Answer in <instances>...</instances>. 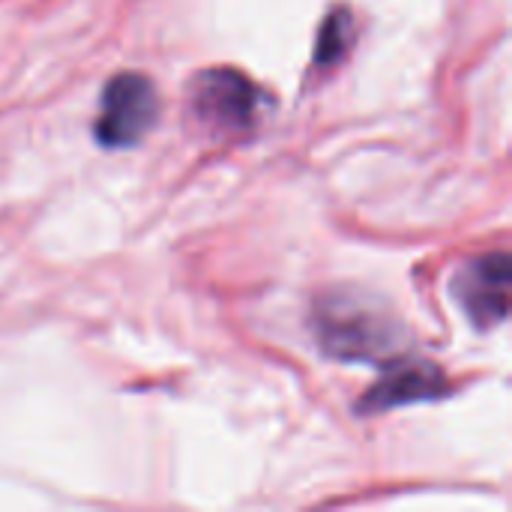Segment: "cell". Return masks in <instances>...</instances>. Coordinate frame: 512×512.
I'll use <instances>...</instances> for the list:
<instances>
[{
    "label": "cell",
    "instance_id": "2",
    "mask_svg": "<svg viewBox=\"0 0 512 512\" xmlns=\"http://www.w3.org/2000/svg\"><path fill=\"white\" fill-rule=\"evenodd\" d=\"M318 336L324 351L339 360H381L396 354L399 345L396 324L354 297H327L318 303Z\"/></svg>",
    "mask_w": 512,
    "mask_h": 512
},
{
    "label": "cell",
    "instance_id": "5",
    "mask_svg": "<svg viewBox=\"0 0 512 512\" xmlns=\"http://www.w3.org/2000/svg\"><path fill=\"white\" fill-rule=\"evenodd\" d=\"M444 390H447L444 375L432 363H399L369 390L363 408L366 411H390L399 405L438 399V396H444Z\"/></svg>",
    "mask_w": 512,
    "mask_h": 512
},
{
    "label": "cell",
    "instance_id": "4",
    "mask_svg": "<svg viewBox=\"0 0 512 512\" xmlns=\"http://www.w3.org/2000/svg\"><path fill=\"white\" fill-rule=\"evenodd\" d=\"M510 279V255L492 252V255L468 261L456 273L453 294L477 327H495L507 321V312H510Z\"/></svg>",
    "mask_w": 512,
    "mask_h": 512
},
{
    "label": "cell",
    "instance_id": "1",
    "mask_svg": "<svg viewBox=\"0 0 512 512\" xmlns=\"http://www.w3.org/2000/svg\"><path fill=\"white\" fill-rule=\"evenodd\" d=\"M264 108V93L237 69L216 66L204 69L192 78L189 87V111L213 138H234L246 135Z\"/></svg>",
    "mask_w": 512,
    "mask_h": 512
},
{
    "label": "cell",
    "instance_id": "3",
    "mask_svg": "<svg viewBox=\"0 0 512 512\" xmlns=\"http://www.w3.org/2000/svg\"><path fill=\"white\" fill-rule=\"evenodd\" d=\"M159 117V96L147 75L123 72L108 81L96 117V141L102 147L120 150L138 144Z\"/></svg>",
    "mask_w": 512,
    "mask_h": 512
},
{
    "label": "cell",
    "instance_id": "6",
    "mask_svg": "<svg viewBox=\"0 0 512 512\" xmlns=\"http://www.w3.org/2000/svg\"><path fill=\"white\" fill-rule=\"evenodd\" d=\"M348 42H351V18H348V12L330 15L324 30H321V39H318V51H315L318 63H330V60L342 57Z\"/></svg>",
    "mask_w": 512,
    "mask_h": 512
}]
</instances>
